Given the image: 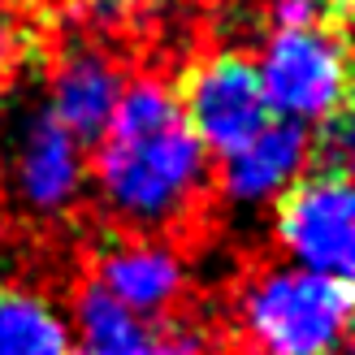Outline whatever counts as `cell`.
I'll return each mask as SVG.
<instances>
[{
	"label": "cell",
	"mask_w": 355,
	"mask_h": 355,
	"mask_svg": "<svg viewBox=\"0 0 355 355\" xmlns=\"http://www.w3.org/2000/svg\"><path fill=\"white\" fill-rule=\"evenodd\" d=\"M87 187L104 217L126 234H169L204 208L212 156L191 135L169 78H126L109 126L96 139V156L87 161Z\"/></svg>",
	"instance_id": "6da1fadb"
},
{
	"label": "cell",
	"mask_w": 355,
	"mask_h": 355,
	"mask_svg": "<svg viewBox=\"0 0 355 355\" xmlns=\"http://www.w3.org/2000/svg\"><path fill=\"white\" fill-rule=\"evenodd\" d=\"M234 329L252 355H343L351 282L295 264H260L234 291Z\"/></svg>",
	"instance_id": "7a4b0ae2"
},
{
	"label": "cell",
	"mask_w": 355,
	"mask_h": 355,
	"mask_svg": "<svg viewBox=\"0 0 355 355\" xmlns=\"http://www.w3.org/2000/svg\"><path fill=\"white\" fill-rule=\"evenodd\" d=\"M256 74L264 104L277 121H295L316 130L347 113L351 96V61L338 22H308V26H269L260 44Z\"/></svg>",
	"instance_id": "3957f363"
},
{
	"label": "cell",
	"mask_w": 355,
	"mask_h": 355,
	"mask_svg": "<svg viewBox=\"0 0 355 355\" xmlns=\"http://www.w3.org/2000/svg\"><path fill=\"white\" fill-rule=\"evenodd\" d=\"M273 247L282 264L351 282L355 273V191L347 173L308 169L273 204Z\"/></svg>",
	"instance_id": "277c9868"
},
{
	"label": "cell",
	"mask_w": 355,
	"mask_h": 355,
	"mask_svg": "<svg viewBox=\"0 0 355 355\" xmlns=\"http://www.w3.org/2000/svg\"><path fill=\"white\" fill-rule=\"evenodd\" d=\"M173 92H178V104H182L191 135L200 139V148L212 161L252 144L273 121L264 92H260L256 61L239 48L204 52L200 61H191V69Z\"/></svg>",
	"instance_id": "5b68a950"
},
{
	"label": "cell",
	"mask_w": 355,
	"mask_h": 355,
	"mask_svg": "<svg viewBox=\"0 0 355 355\" xmlns=\"http://www.w3.org/2000/svg\"><path fill=\"white\" fill-rule=\"evenodd\" d=\"M69 312V334L78 343V355H212L217 338L204 321L187 312L173 316H139L109 299L100 286H78Z\"/></svg>",
	"instance_id": "8992f818"
},
{
	"label": "cell",
	"mask_w": 355,
	"mask_h": 355,
	"mask_svg": "<svg viewBox=\"0 0 355 355\" xmlns=\"http://www.w3.org/2000/svg\"><path fill=\"white\" fill-rule=\"evenodd\" d=\"M92 286L139 316H173L191 295V260L165 234H117L96 252Z\"/></svg>",
	"instance_id": "52a82bcc"
},
{
	"label": "cell",
	"mask_w": 355,
	"mask_h": 355,
	"mask_svg": "<svg viewBox=\"0 0 355 355\" xmlns=\"http://www.w3.org/2000/svg\"><path fill=\"white\" fill-rule=\"evenodd\" d=\"M13 195L31 217H69L87 195V148L48 113H35L13 148Z\"/></svg>",
	"instance_id": "ba28073f"
},
{
	"label": "cell",
	"mask_w": 355,
	"mask_h": 355,
	"mask_svg": "<svg viewBox=\"0 0 355 355\" xmlns=\"http://www.w3.org/2000/svg\"><path fill=\"white\" fill-rule=\"evenodd\" d=\"M312 169V130L295 121H269L252 144L221 156L217 195L234 208H273Z\"/></svg>",
	"instance_id": "9c48e42d"
},
{
	"label": "cell",
	"mask_w": 355,
	"mask_h": 355,
	"mask_svg": "<svg viewBox=\"0 0 355 355\" xmlns=\"http://www.w3.org/2000/svg\"><path fill=\"white\" fill-rule=\"evenodd\" d=\"M121 92H126V74H121L113 52H104L96 44H74L61 52L57 69H52L48 117L87 148L104 135Z\"/></svg>",
	"instance_id": "30bf717a"
},
{
	"label": "cell",
	"mask_w": 355,
	"mask_h": 355,
	"mask_svg": "<svg viewBox=\"0 0 355 355\" xmlns=\"http://www.w3.org/2000/svg\"><path fill=\"white\" fill-rule=\"evenodd\" d=\"M0 355H74L65 304L31 282H0Z\"/></svg>",
	"instance_id": "8fae6325"
},
{
	"label": "cell",
	"mask_w": 355,
	"mask_h": 355,
	"mask_svg": "<svg viewBox=\"0 0 355 355\" xmlns=\"http://www.w3.org/2000/svg\"><path fill=\"white\" fill-rule=\"evenodd\" d=\"M22 52H26V31L17 26V17L9 9H0V78L22 61Z\"/></svg>",
	"instance_id": "7c38bea8"
},
{
	"label": "cell",
	"mask_w": 355,
	"mask_h": 355,
	"mask_svg": "<svg viewBox=\"0 0 355 355\" xmlns=\"http://www.w3.org/2000/svg\"><path fill=\"white\" fill-rule=\"evenodd\" d=\"M96 13L104 17H117V13H135V9H152V5H165V0H87Z\"/></svg>",
	"instance_id": "4fadbf2b"
},
{
	"label": "cell",
	"mask_w": 355,
	"mask_h": 355,
	"mask_svg": "<svg viewBox=\"0 0 355 355\" xmlns=\"http://www.w3.org/2000/svg\"><path fill=\"white\" fill-rule=\"evenodd\" d=\"M304 5L316 9L325 22H338V26H343V17H347V0H304Z\"/></svg>",
	"instance_id": "5bb4252c"
},
{
	"label": "cell",
	"mask_w": 355,
	"mask_h": 355,
	"mask_svg": "<svg viewBox=\"0 0 355 355\" xmlns=\"http://www.w3.org/2000/svg\"><path fill=\"white\" fill-rule=\"evenodd\" d=\"M0 252H5V221H0Z\"/></svg>",
	"instance_id": "9a60e30c"
}]
</instances>
